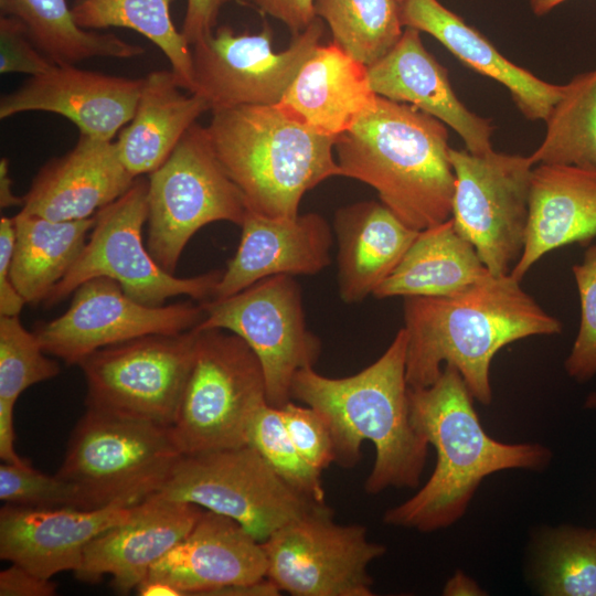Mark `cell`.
Wrapping results in <instances>:
<instances>
[{"instance_id":"cell-1","label":"cell","mask_w":596,"mask_h":596,"mask_svg":"<svg viewBox=\"0 0 596 596\" xmlns=\"http://www.w3.org/2000/svg\"><path fill=\"white\" fill-rule=\"evenodd\" d=\"M403 318L408 387L433 384L449 364L483 405L492 401L490 365L502 348L532 336L562 332V322L510 274H491L451 296L404 297Z\"/></svg>"},{"instance_id":"cell-2","label":"cell","mask_w":596,"mask_h":596,"mask_svg":"<svg viewBox=\"0 0 596 596\" xmlns=\"http://www.w3.org/2000/svg\"><path fill=\"white\" fill-rule=\"evenodd\" d=\"M409 417L437 454L435 469L408 500L387 510L386 524L433 532L448 528L466 512L480 482L508 469L539 471L552 453L536 443L507 444L491 438L473 407L462 376L446 364L425 387H408Z\"/></svg>"},{"instance_id":"cell-3","label":"cell","mask_w":596,"mask_h":596,"mask_svg":"<svg viewBox=\"0 0 596 596\" xmlns=\"http://www.w3.org/2000/svg\"><path fill=\"white\" fill-rule=\"evenodd\" d=\"M406 351L402 328L384 353L354 375L329 377L309 366L292 380L291 397L328 422L339 466L354 467L363 441L374 445L375 460L364 485L369 494L416 488L425 467L429 444L409 417Z\"/></svg>"},{"instance_id":"cell-4","label":"cell","mask_w":596,"mask_h":596,"mask_svg":"<svg viewBox=\"0 0 596 596\" xmlns=\"http://www.w3.org/2000/svg\"><path fill=\"white\" fill-rule=\"evenodd\" d=\"M334 149L341 177L372 187L380 201L416 231L451 217L455 174L447 126L382 96Z\"/></svg>"},{"instance_id":"cell-5","label":"cell","mask_w":596,"mask_h":596,"mask_svg":"<svg viewBox=\"0 0 596 596\" xmlns=\"http://www.w3.org/2000/svg\"><path fill=\"white\" fill-rule=\"evenodd\" d=\"M222 168L247 209L295 217L306 192L340 175L338 138L290 118L276 105H246L212 113L205 127Z\"/></svg>"},{"instance_id":"cell-6","label":"cell","mask_w":596,"mask_h":596,"mask_svg":"<svg viewBox=\"0 0 596 596\" xmlns=\"http://www.w3.org/2000/svg\"><path fill=\"white\" fill-rule=\"evenodd\" d=\"M182 456L170 427L87 408L56 476L75 489L77 509L131 507L156 494Z\"/></svg>"},{"instance_id":"cell-7","label":"cell","mask_w":596,"mask_h":596,"mask_svg":"<svg viewBox=\"0 0 596 596\" xmlns=\"http://www.w3.org/2000/svg\"><path fill=\"white\" fill-rule=\"evenodd\" d=\"M265 403V375L252 348L231 331L199 330L170 430L182 455L244 446Z\"/></svg>"},{"instance_id":"cell-8","label":"cell","mask_w":596,"mask_h":596,"mask_svg":"<svg viewBox=\"0 0 596 596\" xmlns=\"http://www.w3.org/2000/svg\"><path fill=\"white\" fill-rule=\"evenodd\" d=\"M147 204V248L171 274L200 228L216 221L241 226L248 210L217 160L206 128L196 123L149 174Z\"/></svg>"},{"instance_id":"cell-9","label":"cell","mask_w":596,"mask_h":596,"mask_svg":"<svg viewBox=\"0 0 596 596\" xmlns=\"http://www.w3.org/2000/svg\"><path fill=\"white\" fill-rule=\"evenodd\" d=\"M148 180L137 177L117 200L95 214V224L81 254L52 289L45 307H52L96 277L117 281L125 292L148 306H162L174 296L209 300L223 270L180 278L164 270L142 241L147 223Z\"/></svg>"},{"instance_id":"cell-10","label":"cell","mask_w":596,"mask_h":596,"mask_svg":"<svg viewBox=\"0 0 596 596\" xmlns=\"http://www.w3.org/2000/svg\"><path fill=\"white\" fill-rule=\"evenodd\" d=\"M155 498L196 504L236 521L264 542L327 504L288 486L251 445L183 455Z\"/></svg>"},{"instance_id":"cell-11","label":"cell","mask_w":596,"mask_h":596,"mask_svg":"<svg viewBox=\"0 0 596 596\" xmlns=\"http://www.w3.org/2000/svg\"><path fill=\"white\" fill-rule=\"evenodd\" d=\"M199 330L149 334L99 349L78 365L86 407L171 427L193 362Z\"/></svg>"},{"instance_id":"cell-12","label":"cell","mask_w":596,"mask_h":596,"mask_svg":"<svg viewBox=\"0 0 596 596\" xmlns=\"http://www.w3.org/2000/svg\"><path fill=\"white\" fill-rule=\"evenodd\" d=\"M451 220L488 270L509 275L525 242L533 162L529 156L450 148Z\"/></svg>"},{"instance_id":"cell-13","label":"cell","mask_w":596,"mask_h":596,"mask_svg":"<svg viewBox=\"0 0 596 596\" xmlns=\"http://www.w3.org/2000/svg\"><path fill=\"white\" fill-rule=\"evenodd\" d=\"M202 306L204 318L195 328L224 329L241 337L262 364L267 402L276 407L289 402L296 373L313 366L321 351L319 338L307 328L294 276H270Z\"/></svg>"},{"instance_id":"cell-14","label":"cell","mask_w":596,"mask_h":596,"mask_svg":"<svg viewBox=\"0 0 596 596\" xmlns=\"http://www.w3.org/2000/svg\"><path fill=\"white\" fill-rule=\"evenodd\" d=\"M262 545L266 578L294 596H371L368 567L386 552L364 526L336 523L328 505L283 525Z\"/></svg>"},{"instance_id":"cell-15","label":"cell","mask_w":596,"mask_h":596,"mask_svg":"<svg viewBox=\"0 0 596 596\" xmlns=\"http://www.w3.org/2000/svg\"><path fill=\"white\" fill-rule=\"evenodd\" d=\"M322 20L316 18L292 35L288 47L275 52L268 25L256 34H237L222 25L193 45V93L205 98L210 111L280 102L304 63L320 44Z\"/></svg>"},{"instance_id":"cell-16","label":"cell","mask_w":596,"mask_h":596,"mask_svg":"<svg viewBox=\"0 0 596 596\" xmlns=\"http://www.w3.org/2000/svg\"><path fill=\"white\" fill-rule=\"evenodd\" d=\"M73 294L68 309L34 332L47 354L68 365H78L99 349L136 338L191 330L204 318L202 304L148 306L107 277L88 279Z\"/></svg>"},{"instance_id":"cell-17","label":"cell","mask_w":596,"mask_h":596,"mask_svg":"<svg viewBox=\"0 0 596 596\" xmlns=\"http://www.w3.org/2000/svg\"><path fill=\"white\" fill-rule=\"evenodd\" d=\"M142 78H128L54 64L30 76L0 99V118L26 111H46L72 121L81 135L113 140L131 120Z\"/></svg>"},{"instance_id":"cell-18","label":"cell","mask_w":596,"mask_h":596,"mask_svg":"<svg viewBox=\"0 0 596 596\" xmlns=\"http://www.w3.org/2000/svg\"><path fill=\"white\" fill-rule=\"evenodd\" d=\"M201 507L150 497L132 513L95 536L86 546L75 577L95 584L106 575L119 594H129L151 567L194 526Z\"/></svg>"},{"instance_id":"cell-19","label":"cell","mask_w":596,"mask_h":596,"mask_svg":"<svg viewBox=\"0 0 596 596\" xmlns=\"http://www.w3.org/2000/svg\"><path fill=\"white\" fill-rule=\"evenodd\" d=\"M262 542L233 519L203 510L192 530L150 570L183 595H216L266 578Z\"/></svg>"},{"instance_id":"cell-20","label":"cell","mask_w":596,"mask_h":596,"mask_svg":"<svg viewBox=\"0 0 596 596\" xmlns=\"http://www.w3.org/2000/svg\"><path fill=\"white\" fill-rule=\"evenodd\" d=\"M134 509L135 505L82 510L4 504L0 510V557L44 578L64 571L74 573L91 541L125 521Z\"/></svg>"},{"instance_id":"cell-21","label":"cell","mask_w":596,"mask_h":596,"mask_svg":"<svg viewBox=\"0 0 596 596\" xmlns=\"http://www.w3.org/2000/svg\"><path fill=\"white\" fill-rule=\"evenodd\" d=\"M241 227L238 247L211 299L275 275H315L330 264L331 228L318 213L269 217L247 210Z\"/></svg>"},{"instance_id":"cell-22","label":"cell","mask_w":596,"mask_h":596,"mask_svg":"<svg viewBox=\"0 0 596 596\" xmlns=\"http://www.w3.org/2000/svg\"><path fill=\"white\" fill-rule=\"evenodd\" d=\"M371 89L384 98L412 105L456 131L466 150L492 149L490 119L468 109L453 89L448 71L423 44L421 32L404 28L396 44L368 66Z\"/></svg>"},{"instance_id":"cell-23","label":"cell","mask_w":596,"mask_h":596,"mask_svg":"<svg viewBox=\"0 0 596 596\" xmlns=\"http://www.w3.org/2000/svg\"><path fill=\"white\" fill-rule=\"evenodd\" d=\"M135 180L120 160L116 141L81 135L68 152L40 169L20 211L53 221L89 219Z\"/></svg>"},{"instance_id":"cell-24","label":"cell","mask_w":596,"mask_h":596,"mask_svg":"<svg viewBox=\"0 0 596 596\" xmlns=\"http://www.w3.org/2000/svg\"><path fill=\"white\" fill-rule=\"evenodd\" d=\"M596 237V169L572 164L533 167L522 254L510 276L520 281L547 253Z\"/></svg>"},{"instance_id":"cell-25","label":"cell","mask_w":596,"mask_h":596,"mask_svg":"<svg viewBox=\"0 0 596 596\" xmlns=\"http://www.w3.org/2000/svg\"><path fill=\"white\" fill-rule=\"evenodd\" d=\"M404 28L428 33L475 72L503 85L529 120H545L564 92V85L539 78L512 63L477 29L438 0H397Z\"/></svg>"},{"instance_id":"cell-26","label":"cell","mask_w":596,"mask_h":596,"mask_svg":"<svg viewBox=\"0 0 596 596\" xmlns=\"http://www.w3.org/2000/svg\"><path fill=\"white\" fill-rule=\"evenodd\" d=\"M376 97L368 66L331 41L316 47L276 106L307 127L338 138L374 106Z\"/></svg>"},{"instance_id":"cell-27","label":"cell","mask_w":596,"mask_h":596,"mask_svg":"<svg viewBox=\"0 0 596 596\" xmlns=\"http://www.w3.org/2000/svg\"><path fill=\"white\" fill-rule=\"evenodd\" d=\"M338 286L345 304H356L395 269L419 231L403 223L381 201L358 202L337 211Z\"/></svg>"},{"instance_id":"cell-28","label":"cell","mask_w":596,"mask_h":596,"mask_svg":"<svg viewBox=\"0 0 596 596\" xmlns=\"http://www.w3.org/2000/svg\"><path fill=\"white\" fill-rule=\"evenodd\" d=\"M205 111H210L205 98L183 89L172 71L149 73L142 77L131 120L118 134L121 162L136 178L150 174Z\"/></svg>"},{"instance_id":"cell-29","label":"cell","mask_w":596,"mask_h":596,"mask_svg":"<svg viewBox=\"0 0 596 596\" xmlns=\"http://www.w3.org/2000/svg\"><path fill=\"white\" fill-rule=\"evenodd\" d=\"M490 275L475 247L456 231L450 217L418 232L373 296L377 299L451 296Z\"/></svg>"},{"instance_id":"cell-30","label":"cell","mask_w":596,"mask_h":596,"mask_svg":"<svg viewBox=\"0 0 596 596\" xmlns=\"http://www.w3.org/2000/svg\"><path fill=\"white\" fill-rule=\"evenodd\" d=\"M13 221L12 283L26 304L38 305L45 301L81 254L95 216L53 221L20 211Z\"/></svg>"},{"instance_id":"cell-31","label":"cell","mask_w":596,"mask_h":596,"mask_svg":"<svg viewBox=\"0 0 596 596\" xmlns=\"http://www.w3.org/2000/svg\"><path fill=\"white\" fill-rule=\"evenodd\" d=\"M3 15L23 24L34 45L55 64H75L94 57L132 58L140 45L113 33L81 28L66 0H0Z\"/></svg>"},{"instance_id":"cell-32","label":"cell","mask_w":596,"mask_h":596,"mask_svg":"<svg viewBox=\"0 0 596 596\" xmlns=\"http://www.w3.org/2000/svg\"><path fill=\"white\" fill-rule=\"evenodd\" d=\"M171 0H75L74 20L85 30L126 28L151 41L168 58L179 85L193 92L191 45L170 15Z\"/></svg>"},{"instance_id":"cell-33","label":"cell","mask_w":596,"mask_h":596,"mask_svg":"<svg viewBox=\"0 0 596 596\" xmlns=\"http://www.w3.org/2000/svg\"><path fill=\"white\" fill-rule=\"evenodd\" d=\"M544 121V138L529 156L534 166L596 169V67L564 84L561 98Z\"/></svg>"},{"instance_id":"cell-34","label":"cell","mask_w":596,"mask_h":596,"mask_svg":"<svg viewBox=\"0 0 596 596\" xmlns=\"http://www.w3.org/2000/svg\"><path fill=\"white\" fill-rule=\"evenodd\" d=\"M313 11L329 26L332 42L366 66L385 55L404 30L397 0H313Z\"/></svg>"},{"instance_id":"cell-35","label":"cell","mask_w":596,"mask_h":596,"mask_svg":"<svg viewBox=\"0 0 596 596\" xmlns=\"http://www.w3.org/2000/svg\"><path fill=\"white\" fill-rule=\"evenodd\" d=\"M536 564L546 596H596V529L561 526L549 532Z\"/></svg>"},{"instance_id":"cell-36","label":"cell","mask_w":596,"mask_h":596,"mask_svg":"<svg viewBox=\"0 0 596 596\" xmlns=\"http://www.w3.org/2000/svg\"><path fill=\"white\" fill-rule=\"evenodd\" d=\"M34 332L19 316H0V413L14 414L19 396L30 386L58 375Z\"/></svg>"},{"instance_id":"cell-37","label":"cell","mask_w":596,"mask_h":596,"mask_svg":"<svg viewBox=\"0 0 596 596\" xmlns=\"http://www.w3.org/2000/svg\"><path fill=\"white\" fill-rule=\"evenodd\" d=\"M254 447L270 468L294 490L317 503H326L321 471L312 467L290 439L279 407L265 403L248 430Z\"/></svg>"},{"instance_id":"cell-38","label":"cell","mask_w":596,"mask_h":596,"mask_svg":"<svg viewBox=\"0 0 596 596\" xmlns=\"http://www.w3.org/2000/svg\"><path fill=\"white\" fill-rule=\"evenodd\" d=\"M581 320L564 368L570 377L584 383L596 375V244L589 245L582 262L573 265Z\"/></svg>"},{"instance_id":"cell-39","label":"cell","mask_w":596,"mask_h":596,"mask_svg":"<svg viewBox=\"0 0 596 596\" xmlns=\"http://www.w3.org/2000/svg\"><path fill=\"white\" fill-rule=\"evenodd\" d=\"M0 499L4 504L29 508L77 509V494L68 482L56 475H45L31 464H1Z\"/></svg>"},{"instance_id":"cell-40","label":"cell","mask_w":596,"mask_h":596,"mask_svg":"<svg viewBox=\"0 0 596 596\" xmlns=\"http://www.w3.org/2000/svg\"><path fill=\"white\" fill-rule=\"evenodd\" d=\"M279 408L290 439L312 467L322 471L336 462L331 430L319 411L291 401Z\"/></svg>"},{"instance_id":"cell-41","label":"cell","mask_w":596,"mask_h":596,"mask_svg":"<svg viewBox=\"0 0 596 596\" xmlns=\"http://www.w3.org/2000/svg\"><path fill=\"white\" fill-rule=\"evenodd\" d=\"M53 63L31 41L23 24L2 15L0 19V73H23L35 76Z\"/></svg>"},{"instance_id":"cell-42","label":"cell","mask_w":596,"mask_h":596,"mask_svg":"<svg viewBox=\"0 0 596 596\" xmlns=\"http://www.w3.org/2000/svg\"><path fill=\"white\" fill-rule=\"evenodd\" d=\"M14 245L13 217L2 215L0 219V316H19L26 304L11 278Z\"/></svg>"},{"instance_id":"cell-43","label":"cell","mask_w":596,"mask_h":596,"mask_svg":"<svg viewBox=\"0 0 596 596\" xmlns=\"http://www.w3.org/2000/svg\"><path fill=\"white\" fill-rule=\"evenodd\" d=\"M258 11L280 21L296 35L307 29L317 18L313 0H240Z\"/></svg>"},{"instance_id":"cell-44","label":"cell","mask_w":596,"mask_h":596,"mask_svg":"<svg viewBox=\"0 0 596 596\" xmlns=\"http://www.w3.org/2000/svg\"><path fill=\"white\" fill-rule=\"evenodd\" d=\"M56 585L51 578L41 577L21 565L11 563L0 572L1 596H52Z\"/></svg>"},{"instance_id":"cell-45","label":"cell","mask_w":596,"mask_h":596,"mask_svg":"<svg viewBox=\"0 0 596 596\" xmlns=\"http://www.w3.org/2000/svg\"><path fill=\"white\" fill-rule=\"evenodd\" d=\"M228 1L231 0H187L181 32L190 45L214 31L220 11Z\"/></svg>"},{"instance_id":"cell-46","label":"cell","mask_w":596,"mask_h":596,"mask_svg":"<svg viewBox=\"0 0 596 596\" xmlns=\"http://www.w3.org/2000/svg\"><path fill=\"white\" fill-rule=\"evenodd\" d=\"M443 594L448 596H478L483 595L485 593L473 579L461 571H458L448 579L444 587Z\"/></svg>"},{"instance_id":"cell-47","label":"cell","mask_w":596,"mask_h":596,"mask_svg":"<svg viewBox=\"0 0 596 596\" xmlns=\"http://www.w3.org/2000/svg\"><path fill=\"white\" fill-rule=\"evenodd\" d=\"M23 205V196L20 198L13 193V182L9 177V161L1 158L0 161V206L8 209L10 206Z\"/></svg>"},{"instance_id":"cell-48","label":"cell","mask_w":596,"mask_h":596,"mask_svg":"<svg viewBox=\"0 0 596 596\" xmlns=\"http://www.w3.org/2000/svg\"><path fill=\"white\" fill-rule=\"evenodd\" d=\"M136 592L140 596H182V593L173 585L156 578H146Z\"/></svg>"},{"instance_id":"cell-49","label":"cell","mask_w":596,"mask_h":596,"mask_svg":"<svg viewBox=\"0 0 596 596\" xmlns=\"http://www.w3.org/2000/svg\"><path fill=\"white\" fill-rule=\"evenodd\" d=\"M566 0H529L534 14L544 15Z\"/></svg>"}]
</instances>
